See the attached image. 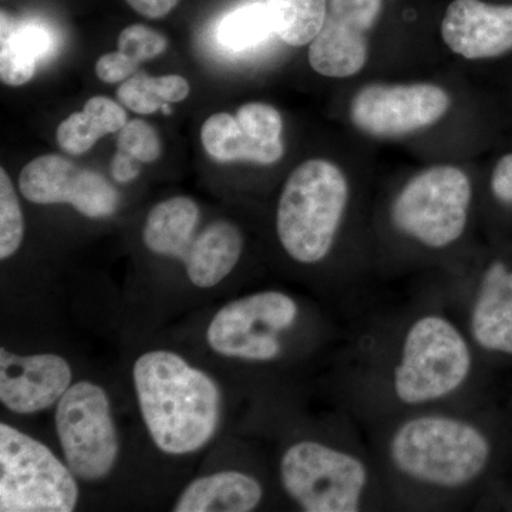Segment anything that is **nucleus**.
Returning <instances> with one entry per match:
<instances>
[{
    "label": "nucleus",
    "instance_id": "1",
    "mask_svg": "<svg viewBox=\"0 0 512 512\" xmlns=\"http://www.w3.org/2000/svg\"><path fill=\"white\" fill-rule=\"evenodd\" d=\"M133 383L151 440L170 456L201 451L222 420L220 386L171 350H150L136 360Z\"/></svg>",
    "mask_w": 512,
    "mask_h": 512
},
{
    "label": "nucleus",
    "instance_id": "2",
    "mask_svg": "<svg viewBox=\"0 0 512 512\" xmlns=\"http://www.w3.org/2000/svg\"><path fill=\"white\" fill-rule=\"evenodd\" d=\"M349 202V183L325 158L299 164L289 175L276 210V234L299 264L325 259L335 244Z\"/></svg>",
    "mask_w": 512,
    "mask_h": 512
},
{
    "label": "nucleus",
    "instance_id": "3",
    "mask_svg": "<svg viewBox=\"0 0 512 512\" xmlns=\"http://www.w3.org/2000/svg\"><path fill=\"white\" fill-rule=\"evenodd\" d=\"M487 437L466 421L443 416L404 423L390 443L394 466L407 477L436 487H463L490 460Z\"/></svg>",
    "mask_w": 512,
    "mask_h": 512
},
{
    "label": "nucleus",
    "instance_id": "4",
    "mask_svg": "<svg viewBox=\"0 0 512 512\" xmlns=\"http://www.w3.org/2000/svg\"><path fill=\"white\" fill-rule=\"evenodd\" d=\"M77 477L45 444L0 424V511L72 512Z\"/></svg>",
    "mask_w": 512,
    "mask_h": 512
},
{
    "label": "nucleus",
    "instance_id": "5",
    "mask_svg": "<svg viewBox=\"0 0 512 512\" xmlns=\"http://www.w3.org/2000/svg\"><path fill=\"white\" fill-rule=\"evenodd\" d=\"M473 187L454 165H434L410 178L392 205L394 227L424 247L441 249L467 227Z\"/></svg>",
    "mask_w": 512,
    "mask_h": 512
},
{
    "label": "nucleus",
    "instance_id": "6",
    "mask_svg": "<svg viewBox=\"0 0 512 512\" xmlns=\"http://www.w3.org/2000/svg\"><path fill=\"white\" fill-rule=\"evenodd\" d=\"M471 353L456 326L440 316L413 323L394 369V392L407 404L443 399L468 377Z\"/></svg>",
    "mask_w": 512,
    "mask_h": 512
},
{
    "label": "nucleus",
    "instance_id": "7",
    "mask_svg": "<svg viewBox=\"0 0 512 512\" xmlns=\"http://www.w3.org/2000/svg\"><path fill=\"white\" fill-rule=\"evenodd\" d=\"M55 426L74 476L87 483L109 476L119 460L120 437L103 387L89 380L73 383L56 404Z\"/></svg>",
    "mask_w": 512,
    "mask_h": 512
},
{
    "label": "nucleus",
    "instance_id": "8",
    "mask_svg": "<svg viewBox=\"0 0 512 512\" xmlns=\"http://www.w3.org/2000/svg\"><path fill=\"white\" fill-rule=\"evenodd\" d=\"M286 493L306 512H356L367 484L365 464L318 441H299L279 466Z\"/></svg>",
    "mask_w": 512,
    "mask_h": 512
},
{
    "label": "nucleus",
    "instance_id": "9",
    "mask_svg": "<svg viewBox=\"0 0 512 512\" xmlns=\"http://www.w3.org/2000/svg\"><path fill=\"white\" fill-rule=\"evenodd\" d=\"M298 305L278 291L252 293L222 306L207 329L217 355L247 362H269L281 355L279 333L291 329Z\"/></svg>",
    "mask_w": 512,
    "mask_h": 512
},
{
    "label": "nucleus",
    "instance_id": "10",
    "mask_svg": "<svg viewBox=\"0 0 512 512\" xmlns=\"http://www.w3.org/2000/svg\"><path fill=\"white\" fill-rule=\"evenodd\" d=\"M450 106V96L436 84H369L350 101L349 113L367 136L399 138L439 123Z\"/></svg>",
    "mask_w": 512,
    "mask_h": 512
},
{
    "label": "nucleus",
    "instance_id": "11",
    "mask_svg": "<svg viewBox=\"0 0 512 512\" xmlns=\"http://www.w3.org/2000/svg\"><path fill=\"white\" fill-rule=\"evenodd\" d=\"M19 191L33 204H70L84 217H111L120 195L103 174L80 167L57 154H45L23 167Z\"/></svg>",
    "mask_w": 512,
    "mask_h": 512
},
{
    "label": "nucleus",
    "instance_id": "12",
    "mask_svg": "<svg viewBox=\"0 0 512 512\" xmlns=\"http://www.w3.org/2000/svg\"><path fill=\"white\" fill-rule=\"evenodd\" d=\"M383 0H328L325 25L309 45L313 72L348 79L365 69L369 33L382 15Z\"/></svg>",
    "mask_w": 512,
    "mask_h": 512
},
{
    "label": "nucleus",
    "instance_id": "13",
    "mask_svg": "<svg viewBox=\"0 0 512 512\" xmlns=\"http://www.w3.org/2000/svg\"><path fill=\"white\" fill-rule=\"evenodd\" d=\"M72 384V367L62 356H22L0 349V402L9 412L22 416L45 412Z\"/></svg>",
    "mask_w": 512,
    "mask_h": 512
},
{
    "label": "nucleus",
    "instance_id": "14",
    "mask_svg": "<svg viewBox=\"0 0 512 512\" xmlns=\"http://www.w3.org/2000/svg\"><path fill=\"white\" fill-rule=\"evenodd\" d=\"M451 52L467 60L494 59L512 50V5L454 0L441 22Z\"/></svg>",
    "mask_w": 512,
    "mask_h": 512
},
{
    "label": "nucleus",
    "instance_id": "15",
    "mask_svg": "<svg viewBox=\"0 0 512 512\" xmlns=\"http://www.w3.org/2000/svg\"><path fill=\"white\" fill-rule=\"evenodd\" d=\"M471 332L481 348L512 355V271L494 262L485 272L471 313Z\"/></svg>",
    "mask_w": 512,
    "mask_h": 512
},
{
    "label": "nucleus",
    "instance_id": "16",
    "mask_svg": "<svg viewBox=\"0 0 512 512\" xmlns=\"http://www.w3.org/2000/svg\"><path fill=\"white\" fill-rule=\"evenodd\" d=\"M244 251V235L232 222L218 220L202 229L192 241L183 262L191 284L214 288L238 265Z\"/></svg>",
    "mask_w": 512,
    "mask_h": 512
},
{
    "label": "nucleus",
    "instance_id": "17",
    "mask_svg": "<svg viewBox=\"0 0 512 512\" xmlns=\"http://www.w3.org/2000/svg\"><path fill=\"white\" fill-rule=\"evenodd\" d=\"M262 485L241 471L198 477L178 497L175 512H249L261 504Z\"/></svg>",
    "mask_w": 512,
    "mask_h": 512
},
{
    "label": "nucleus",
    "instance_id": "18",
    "mask_svg": "<svg viewBox=\"0 0 512 512\" xmlns=\"http://www.w3.org/2000/svg\"><path fill=\"white\" fill-rule=\"evenodd\" d=\"M201 211L188 197L158 202L148 212L143 241L153 254L183 261L195 238Z\"/></svg>",
    "mask_w": 512,
    "mask_h": 512
},
{
    "label": "nucleus",
    "instance_id": "19",
    "mask_svg": "<svg viewBox=\"0 0 512 512\" xmlns=\"http://www.w3.org/2000/svg\"><path fill=\"white\" fill-rule=\"evenodd\" d=\"M201 143L208 156L217 161H248L272 165L284 157V143L264 144L252 140L239 126L237 117L228 113L212 114L201 127Z\"/></svg>",
    "mask_w": 512,
    "mask_h": 512
},
{
    "label": "nucleus",
    "instance_id": "20",
    "mask_svg": "<svg viewBox=\"0 0 512 512\" xmlns=\"http://www.w3.org/2000/svg\"><path fill=\"white\" fill-rule=\"evenodd\" d=\"M128 123L123 104L104 96L86 101L82 111L70 114L57 128V143L64 153L80 156L104 136L119 133Z\"/></svg>",
    "mask_w": 512,
    "mask_h": 512
},
{
    "label": "nucleus",
    "instance_id": "21",
    "mask_svg": "<svg viewBox=\"0 0 512 512\" xmlns=\"http://www.w3.org/2000/svg\"><path fill=\"white\" fill-rule=\"evenodd\" d=\"M52 49V37L39 25L12 29L2 12L0 39V79L8 86H22L35 76L37 63Z\"/></svg>",
    "mask_w": 512,
    "mask_h": 512
},
{
    "label": "nucleus",
    "instance_id": "22",
    "mask_svg": "<svg viewBox=\"0 0 512 512\" xmlns=\"http://www.w3.org/2000/svg\"><path fill=\"white\" fill-rule=\"evenodd\" d=\"M276 35V9L272 0L249 3L225 16L218 37L234 52L252 49Z\"/></svg>",
    "mask_w": 512,
    "mask_h": 512
},
{
    "label": "nucleus",
    "instance_id": "23",
    "mask_svg": "<svg viewBox=\"0 0 512 512\" xmlns=\"http://www.w3.org/2000/svg\"><path fill=\"white\" fill-rule=\"evenodd\" d=\"M276 9V36L286 45H311L325 25L328 0H272Z\"/></svg>",
    "mask_w": 512,
    "mask_h": 512
},
{
    "label": "nucleus",
    "instance_id": "24",
    "mask_svg": "<svg viewBox=\"0 0 512 512\" xmlns=\"http://www.w3.org/2000/svg\"><path fill=\"white\" fill-rule=\"evenodd\" d=\"M25 238V218L15 185L5 168H0V259L12 258Z\"/></svg>",
    "mask_w": 512,
    "mask_h": 512
},
{
    "label": "nucleus",
    "instance_id": "25",
    "mask_svg": "<svg viewBox=\"0 0 512 512\" xmlns=\"http://www.w3.org/2000/svg\"><path fill=\"white\" fill-rule=\"evenodd\" d=\"M237 121L244 133L252 140L264 144L284 143L282 141V131H284V121L281 113L271 104L247 103L239 107Z\"/></svg>",
    "mask_w": 512,
    "mask_h": 512
},
{
    "label": "nucleus",
    "instance_id": "26",
    "mask_svg": "<svg viewBox=\"0 0 512 512\" xmlns=\"http://www.w3.org/2000/svg\"><path fill=\"white\" fill-rule=\"evenodd\" d=\"M117 150L130 154L143 164H151L160 158L163 153V144L156 128L147 121L134 119L128 121L119 131Z\"/></svg>",
    "mask_w": 512,
    "mask_h": 512
},
{
    "label": "nucleus",
    "instance_id": "27",
    "mask_svg": "<svg viewBox=\"0 0 512 512\" xmlns=\"http://www.w3.org/2000/svg\"><path fill=\"white\" fill-rule=\"evenodd\" d=\"M167 37L146 25H130L120 33L117 40L119 52L140 66L153 60L167 50Z\"/></svg>",
    "mask_w": 512,
    "mask_h": 512
},
{
    "label": "nucleus",
    "instance_id": "28",
    "mask_svg": "<svg viewBox=\"0 0 512 512\" xmlns=\"http://www.w3.org/2000/svg\"><path fill=\"white\" fill-rule=\"evenodd\" d=\"M120 104L137 114H153L163 109L165 101L156 93L153 77L137 72L117 90Z\"/></svg>",
    "mask_w": 512,
    "mask_h": 512
},
{
    "label": "nucleus",
    "instance_id": "29",
    "mask_svg": "<svg viewBox=\"0 0 512 512\" xmlns=\"http://www.w3.org/2000/svg\"><path fill=\"white\" fill-rule=\"evenodd\" d=\"M138 64L128 59L126 55L119 52L106 53L99 57L96 63V76L107 84L126 82L133 74H136Z\"/></svg>",
    "mask_w": 512,
    "mask_h": 512
},
{
    "label": "nucleus",
    "instance_id": "30",
    "mask_svg": "<svg viewBox=\"0 0 512 512\" xmlns=\"http://www.w3.org/2000/svg\"><path fill=\"white\" fill-rule=\"evenodd\" d=\"M491 190L498 201L512 205V153L505 154L495 164Z\"/></svg>",
    "mask_w": 512,
    "mask_h": 512
},
{
    "label": "nucleus",
    "instance_id": "31",
    "mask_svg": "<svg viewBox=\"0 0 512 512\" xmlns=\"http://www.w3.org/2000/svg\"><path fill=\"white\" fill-rule=\"evenodd\" d=\"M156 93L167 103H180L190 96L191 87L187 79L178 74L153 77Z\"/></svg>",
    "mask_w": 512,
    "mask_h": 512
},
{
    "label": "nucleus",
    "instance_id": "32",
    "mask_svg": "<svg viewBox=\"0 0 512 512\" xmlns=\"http://www.w3.org/2000/svg\"><path fill=\"white\" fill-rule=\"evenodd\" d=\"M141 167H143L141 161L131 157L130 154L124 153V151L117 150L110 164L111 177H113L117 183H131V181L136 180L138 175H140Z\"/></svg>",
    "mask_w": 512,
    "mask_h": 512
},
{
    "label": "nucleus",
    "instance_id": "33",
    "mask_svg": "<svg viewBox=\"0 0 512 512\" xmlns=\"http://www.w3.org/2000/svg\"><path fill=\"white\" fill-rule=\"evenodd\" d=\"M126 2L144 18L161 19L173 12L180 0H126Z\"/></svg>",
    "mask_w": 512,
    "mask_h": 512
}]
</instances>
